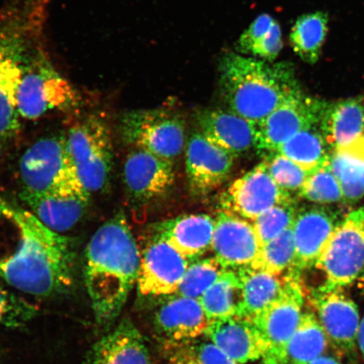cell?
I'll list each match as a JSON object with an SVG mask.
<instances>
[{"label": "cell", "mask_w": 364, "mask_h": 364, "mask_svg": "<svg viewBox=\"0 0 364 364\" xmlns=\"http://www.w3.org/2000/svg\"><path fill=\"white\" fill-rule=\"evenodd\" d=\"M186 149V177L193 194L211 193L228 179L235 158L201 132L191 136Z\"/></svg>", "instance_id": "cell-18"}, {"label": "cell", "mask_w": 364, "mask_h": 364, "mask_svg": "<svg viewBox=\"0 0 364 364\" xmlns=\"http://www.w3.org/2000/svg\"><path fill=\"white\" fill-rule=\"evenodd\" d=\"M284 277L279 297L252 321L266 341L267 351L262 358L265 364L279 363L303 314L306 290L301 275L287 272Z\"/></svg>", "instance_id": "cell-9"}, {"label": "cell", "mask_w": 364, "mask_h": 364, "mask_svg": "<svg viewBox=\"0 0 364 364\" xmlns=\"http://www.w3.org/2000/svg\"><path fill=\"white\" fill-rule=\"evenodd\" d=\"M190 261L166 241L153 238L141 252L136 285L140 294H175Z\"/></svg>", "instance_id": "cell-16"}, {"label": "cell", "mask_w": 364, "mask_h": 364, "mask_svg": "<svg viewBox=\"0 0 364 364\" xmlns=\"http://www.w3.org/2000/svg\"><path fill=\"white\" fill-rule=\"evenodd\" d=\"M16 101L20 117L36 120L53 111L72 108L76 94L42 50L36 48L23 70Z\"/></svg>", "instance_id": "cell-5"}, {"label": "cell", "mask_w": 364, "mask_h": 364, "mask_svg": "<svg viewBox=\"0 0 364 364\" xmlns=\"http://www.w3.org/2000/svg\"><path fill=\"white\" fill-rule=\"evenodd\" d=\"M19 170L21 197L48 193L75 176L66 136L54 135L36 141L22 154Z\"/></svg>", "instance_id": "cell-10"}, {"label": "cell", "mask_w": 364, "mask_h": 364, "mask_svg": "<svg viewBox=\"0 0 364 364\" xmlns=\"http://www.w3.org/2000/svg\"><path fill=\"white\" fill-rule=\"evenodd\" d=\"M218 73L228 110L255 124L302 89L291 63H269L231 51L223 54Z\"/></svg>", "instance_id": "cell-3"}, {"label": "cell", "mask_w": 364, "mask_h": 364, "mask_svg": "<svg viewBox=\"0 0 364 364\" xmlns=\"http://www.w3.org/2000/svg\"><path fill=\"white\" fill-rule=\"evenodd\" d=\"M299 196L307 201L318 204L344 202L343 191L331 169L329 161L311 171Z\"/></svg>", "instance_id": "cell-35"}, {"label": "cell", "mask_w": 364, "mask_h": 364, "mask_svg": "<svg viewBox=\"0 0 364 364\" xmlns=\"http://www.w3.org/2000/svg\"><path fill=\"white\" fill-rule=\"evenodd\" d=\"M343 218L329 207L314 205L298 208L293 225L294 260L288 272L301 275L303 271L315 267Z\"/></svg>", "instance_id": "cell-15"}, {"label": "cell", "mask_w": 364, "mask_h": 364, "mask_svg": "<svg viewBox=\"0 0 364 364\" xmlns=\"http://www.w3.org/2000/svg\"><path fill=\"white\" fill-rule=\"evenodd\" d=\"M196 118L200 132L235 158L256 147L257 124L233 112L203 109Z\"/></svg>", "instance_id": "cell-21"}, {"label": "cell", "mask_w": 364, "mask_h": 364, "mask_svg": "<svg viewBox=\"0 0 364 364\" xmlns=\"http://www.w3.org/2000/svg\"><path fill=\"white\" fill-rule=\"evenodd\" d=\"M329 18L324 12L306 14L299 18L290 33V43L296 55L314 65L321 55L328 31Z\"/></svg>", "instance_id": "cell-31"}, {"label": "cell", "mask_w": 364, "mask_h": 364, "mask_svg": "<svg viewBox=\"0 0 364 364\" xmlns=\"http://www.w3.org/2000/svg\"><path fill=\"white\" fill-rule=\"evenodd\" d=\"M326 277L324 285L343 289L364 271V206L344 216L315 266Z\"/></svg>", "instance_id": "cell-7"}, {"label": "cell", "mask_w": 364, "mask_h": 364, "mask_svg": "<svg viewBox=\"0 0 364 364\" xmlns=\"http://www.w3.org/2000/svg\"><path fill=\"white\" fill-rule=\"evenodd\" d=\"M38 309L0 287V326L17 328L27 324L38 314Z\"/></svg>", "instance_id": "cell-38"}, {"label": "cell", "mask_w": 364, "mask_h": 364, "mask_svg": "<svg viewBox=\"0 0 364 364\" xmlns=\"http://www.w3.org/2000/svg\"><path fill=\"white\" fill-rule=\"evenodd\" d=\"M295 255L293 227L262 247L256 262L252 267L266 271L275 275H283L292 267Z\"/></svg>", "instance_id": "cell-34"}, {"label": "cell", "mask_w": 364, "mask_h": 364, "mask_svg": "<svg viewBox=\"0 0 364 364\" xmlns=\"http://www.w3.org/2000/svg\"><path fill=\"white\" fill-rule=\"evenodd\" d=\"M204 336L240 364L258 360L267 351L260 331L243 317L210 321Z\"/></svg>", "instance_id": "cell-22"}, {"label": "cell", "mask_w": 364, "mask_h": 364, "mask_svg": "<svg viewBox=\"0 0 364 364\" xmlns=\"http://www.w3.org/2000/svg\"><path fill=\"white\" fill-rule=\"evenodd\" d=\"M360 276H361V279H360V281H359V284H359V285H360V289H362V291L364 294V271Z\"/></svg>", "instance_id": "cell-43"}, {"label": "cell", "mask_w": 364, "mask_h": 364, "mask_svg": "<svg viewBox=\"0 0 364 364\" xmlns=\"http://www.w3.org/2000/svg\"><path fill=\"white\" fill-rule=\"evenodd\" d=\"M297 209L296 201L277 205L252 221L262 247L293 227Z\"/></svg>", "instance_id": "cell-37"}, {"label": "cell", "mask_w": 364, "mask_h": 364, "mask_svg": "<svg viewBox=\"0 0 364 364\" xmlns=\"http://www.w3.org/2000/svg\"><path fill=\"white\" fill-rule=\"evenodd\" d=\"M357 343L359 349H360L363 357L364 358V317L359 324L358 331L357 335Z\"/></svg>", "instance_id": "cell-41"}, {"label": "cell", "mask_w": 364, "mask_h": 364, "mask_svg": "<svg viewBox=\"0 0 364 364\" xmlns=\"http://www.w3.org/2000/svg\"><path fill=\"white\" fill-rule=\"evenodd\" d=\"M309 299L331 343L341 353H352L360 324L356 304L341 289L325 285L312 290Z\"/></svg>", "instance_id": "cell-14"}, {"label": "cell", "mask_w": 364, "mask_h": 364, "mask_svg": "<svg viewBox=\"0 0 364 364\" xmlns=\"http://www.w3.org/2000/svg\"><path fill=\"white\" fill-rule=\"evenodd\" d=\"M175 347L176 351L171 356L172 364H202L188 351L185 345L175 346Z\"/></svg>", "instance_id": "cell-40"}, {"label": "cell", "mask_w": 364, "mask_h": 364, "mask_svg": "<svg viewBox=\"0 0 364 364\" xmlns=\"http://www.w3.org/2000/svg\"><path fill=\"white\" fill-rule=\"evenodd\" d=\"M275 153L290 159L304 170L313 171L329 161L331 151L320 125H316L299 132Z\"/></svg>", "instance_id": "cell-30"}, {"label": "cell", "mask_w": 364, "mask_h": 364, "mask_svg": "<svg viewBox=\"0 0 364 364\" xmlns=\"http://www.w3.org/2000/svg\"><path fill=\"white\" fill-rule=\"evenodd\" d=\"M122 136L135 149L172 161L186 145V125L176 113L164 109L136 110L122 117Z\"/></svg>", "instance_id": "cell-8"}, {"label": "cell", "mask_w": 364, "mask_h": 364, "mask_svg": "<svg viewBox=\"0 0 364 364\" xmlns=\"http://www.w3.org/2000/svg\"><path fill=\"white\" fill-rule=\"evenodd\" d=\"M309 364H341L338 359H336L331 356H326V355H322L315 359L313 362Z\"/></svg>", "instance_id": "cell-42"}, {"label": "cell", "mask_w": 364, "mask_h": 364, "mask_svg": "<svg viewBox=\"0 0 364 364\" xmlns=\"http://www.w3.org/2000/svg\"><path fill=\"white\" fill-rule=\"evenodd\" d=\"M209 321L240 316L242 286L237 271L228 269L199 299Z\"/></svg>", "instance_id": "cell-28"}, {"label": "cell", "mask_w": 364, "mask_h": 364, "mask_svg": "<svg viewBox=\"0 0 364 364\" xmlns=\"http://www.w3.org/2000/svg\"><path fill=\"white\" fill-rule=\"evenodd\" d=\"M329 165L343 191L344 203H353L364 196V151L348 149L332 151Z\"/></svg>", "instance_id": "cell-32"}, {"label": "cell", "mask_w": 364, "mask_h": 364, "mask_svg": "<svg viewBox=\"0 0 364 364\" xmlns=\"http://www.w3.org/2000/svg\"><path fill=\"white\" fill-rule=\"evenodd\" d=\"M90 358V364H152L142 334L129 321L95 343Z\"/></svg>", "instance_id": "cell-25"}, {"label": "cell", "mask_w": 364, "mask_h": 364, "mask_svg": "<svg viewBox=\"0 0 364 364\" xmlns=\"http://www.w3.org/2000/svg\"><path fill=\"white\" fill-rule=\"evenodd\" d=\"M90 195L75 176L48 193L21 198L45 226L62 234L79 224L87 210Z\"/></svg>", "instance_id": "cell-13"}, {"label": "cell", "mask_w": 364, "mask_h": 364, "mask_svg": "<svg viewBox=\"0 0 364 364\" xmlns=\"http://www.w3.org/2000/svg\"><path fill=\"white\" fill-rule=\"evenodd\" d=\"M215 226V218L204 213L181 215L159 223L154 236L166 241L191 261L211 249Z\"/></svg>", "instance_id": "cell-23"}, {"label": "cell", "mask_w": 364, "mask_h": 364, "mask_svg": "<svg viewBox=\"0 0 364 364\" xmlns=\"http://www.w3.org/2000/svg\"><path fill=\"white\" fill-rule=\"evenodd\" d=\"M320 127L331 152L349 148L364 136L363 99L327 103Z\"/></svg>", "instance_id": "cell-24"}, {"label": "cell", "mask_w": 364, "mask_h": 364, "mask_svg": "<svg viewBox=\"0 0 364 364\" xmlns=\"http://www.w3.org/2000/svg\"><path fill=\"white\" fill-rule=\"evenodd\" d=\"M227 270L215 257L191 263L175 295L199 299Z\"/></svg>", "instance_id": "cell-33"}, {"label": "cell", "mask_w": 364, "mask_h": 364, "mask_svg": "<svg viewBox=\"0 0 364 364\" xmlns=\"http://www.w3.org/2000/svg\"><path fill=\"white\" fill-rule=\"evenodd\" d=\"M329 341L315 314H302L298 328L277 364H309L325 353Z\"/></svg>", "instance_id": "cell-27"}, {"label": "cell", "mask_w": 364, "mask_h": 364, "mask_svg": "<svg viewBox=\"0 0 364 364\" xmlns=\"http://www.w3.org/2000/svg\"><path fill=\"white\" fill-rule=\"evenodd\" d=\"M75 260L70 239L0 197V277L9 285L36 297L62 294L74 284Z\"/></svg>", "instance_id": "cell-1"}, {"label": "cell", "mask_w": 364, "mask_h": 364, "mask_svg": "<svg viewBox=\"0 0 364 364\" xmlns=\"http://www.w3.org/2000/svg\"><path fill=\"white\" fill-rule=\"evenodd\" d=\"M156 323L170 344L179 346L204 335L210 321L199 299L173 294L158 308Z\"/></svg>", "instance_id": "cell-20"}, {"label": "cell", "mask_w": 364, "mask_h": 364, "mask_svg": "<svg viewBox=\"0 0 364 364\" xmlns=\"http://www.w3.org/2000/svg\"><path fill=\"white\" fill-rule=\"evenodd\" d=\"M173 162L146 150L135 149L127 154L124 181L127 193L136 202L147 203L161 198L175 183Z\"/></svg>", "instance_id": "cell-19"}, {"label": "cell", "mask_w": 364, "mask_h": 364, "mask_svg": "<svg viewBox=\"0 0 364 364\" xmlns=\"http://www.w3.org/2000/svg\"><path fill=\"white\" fill-rule=\"evenodd\" d=\"M141 252L122 213L93 235L85 248L84 279L95 320L110 324L136 284Z\"/></svg>", "instance_id": "cell-2"}, {"label": "cell", "mask_w": 364, "mask_h": 364, "mask_svg": "<svg viewBox=\"0 0 364 364\" xmlns=\"http://www.w3.org/2000/svg\"><path fill=\"white\" fill-rule=\"evenodd\" d=\"M295 202L272 180L263 161L232 182L220 198L222 210L250 222L277 205Z\"/></svg>", "instance_id": "cell-12"}, {"label": "cell", "mask_w": 364, "mask_h": 364, "mask_svg": "<svg viewBox=\"0 0 364 364\" xmlns=\"http://www.w3.org/2000/svg\"><path fill=\"white\" fill-rule=\"evenodd\" d=\"M327 103L299 90L257 124L255 149L275 153L299 132L320 125Z\"/></svg>", "instance_id": "cell-11"}, {"label": "cell", "mask_w": 364, "mask_h": 364, "mask_svg": "<svg viewBox=\"0 0 364 364\" xmlns=\"http://www.w3.org/2000/svg\"><path fill=\"white\" fill-rule=\"evenodd\" d=\"M202 364H240L210 340H195L184 344Z\"/></svg>", "instance_id": "cell-39"}, {"label": "cell", "mask_w": 364, "mask_h": 364, "mask_svg": "<svg viewBox=\"0 0 364 364\" xmlns=\"http://www.w3.org/2000/svg\"><path fill=\"white\" fill-rule=\"evenodd\" d=\"M263 162L275 183L291 195H299L311 173L279 153L268 154Z\"/></svg>", "instance_id": "cell-36"}, {"label": "cell", "mask_w": 364, "mask_h": 364, "mask_svg": "<svg viewBox=\"0 0 364 364\" xmlns=\"http://www.w3.org/2000/svg\"><path fill=\"white\" fill-rule=\"evenodd\" d=\"M41 8L26 0L0 16V144L20 129L17 90L41 27Z\"/></svg>", "instance_id": "cell-4"}, {"label": "cell", "mask_w": 364, "mask_h": 364, "mask_svg": "<svg viewBox=\"0 0 364 364\" xmlns=\"http://www.w3.org/2000/svg\"><path fill=\"white\" fill-rule=\"evenodd\" d=\"M66 136L75 174L91 193L102 192L110 181L113 148L110 130L97 117L77 122Z\"/></svg>", "instance_id": "cell-6"}, {"label": "cell", "mask_w": 364, "mask_h": 364, "mask_svg": "<svg viewBox=\"0 0 364 364\" xmlns=\"http://www.w3.org/2000/svg\"><path fill=\"white\" fill-rule=\"evenodd\" d=\"M235 48L241 54H250L268 63L274 61L283 48L279 22L267 14L259 16L240 36Z\"/></svg>", "instance_id": "cell-29"}, {"label": "cell", "mask_w": 364, "mask_h": 364, "mask_svg": "<svg viewBox=\"0 0 364 364\" xmlns=\"http://www.w3.org/2000/svg\"><path fill=\"white\" fill-rule=\"evenodd\" d=\"M211 250L228 269L237 270L256 262L262 245L252 222L222 210L215 218Z\"/></svg>", "instance_id": "cell-17"}, {"label": "cell", "mask_w": 364, "mask_h": 364, "mask_svg": "<svg viewBox=\"0 0 364 364\" xmlns=\"http://www.w3.org/2000/svg\"><path fill=\"white\" fill-rule=\"evenodd\" d=\"M243 304L240 317L252 321L275 301L283 289L284 277L252 267L240 268Z\"/></svg>", "instance_id": "cell-26"}]
</instances>
